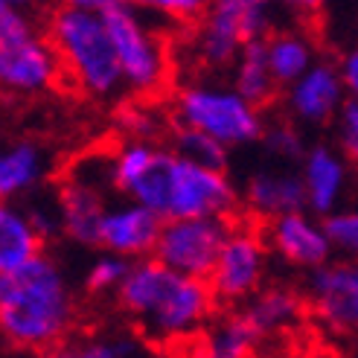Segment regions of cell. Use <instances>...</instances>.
<instances>
[{"instance_id": "d6986e66", "label": "cell", "mask_w": 358, "mask_h": 358, "mask_svg": "<svg viewBox=\"0 0 358 358\" xmlns=\"http://www.w3.org/2000/svg\"><path fill=\"white\" fill-rule=\"evenodd\" d=\"M44 236L32 224L24 207L6 201L0 207V274L21 271L24 265L44 254Z\"/></svg>"}, {"instance_id": "8fae6325", "label": "cell", "mask_w": 358, "mask_h": 358, "mask_svg": "<svg viewBox=\"0 0 358 358\" xmlns=\"http://www.w3.org/2000/svg\"><path fill=\"white\" fill-rule=\"evenodd\" d=\"M64 73L50 35L38 29L0 41V85L9 96H41Z\"/></svg>"}, {"instance_id": "d590c367", "label": "cell", "mask_w": 358, "mask_h": 358, "mask_svg": "<svg viewBox=\"0 0 358 358\" xmlns=\"http://www.w3.org/2000/svg\"><path fill=\"white\" fill-rule=\"evenodd\" d=\"M3 6H17V9H32V6H38L41 0H0Z\"/></svg>"}, {"instance_id": "44dd1931", "label": "cell", "mask_w": 358, "mask_h": 358, "mask_svg": "<svg viewBox=\"0 0 358 358\" xmlns=\"http://www.w3.org/2000/svg\"><path fill=\"white\" fill-rule=\"evenodd\" d=\"M303 306H306V297H300L294 289H285V285H265V289H259L248 300L245 312L257 324V329L268 338V335L294 329L303 317Z\"/></svg>"}, {"instance_id": "f1b7e54d", "label": "cell", "mask_w": 358, "mask_h": 358, "mask_svg": "<svg viewBox=\"0 0 358 358\" xmlns=\"http://www.w3.org/2000/svg\"><path fill=\"white\" fill-rule=\"evenodd\" d=\"M24 210L27 216L32 219V224L38 227V234L44 239L62 234V207H59V195H41V189L24 199Z\"/></svg>"}, {"instance_id": "7402d4cb", "label": "cell", "mask_w": 358, "mask_h": 358, "mask_svg": "<svg viewBox=\"0 0 358 358\" xmlns=\"http://www.w3.org/2000/svg\"><path fill=\"white\" fill-rule=\"evenodd\" d=\"M265 50H268L271 73L280 82V87L300 79L317 62V47L312 41V35H306L303 29H280L265 35Z\"/></svg>"}, {"instance_id": "ba28073f", "label": "cell", "mask_w": 358, "mask_h": 358, "mask_svg": "<svg viewBox=\"0 0 358 358\" xmlns=\"http://www.w3.org/2000/svg\"><path fill=\"white\" fill-rule=\"evenodd\" d=\"M234 230L230 216H181L164 219L155 254L164 265L189 277H210L222 248Z\"/></svg>"}, {"instance_id": "52a82bcc", "label": "cell", "mask_w": 358, "mask_h": 358, "mask_svg": "<svg viewBox=\"0 0 358 358\" xmlns=\"http://www.w3.org/2000/svg\"><path fill=\"white\" fill-rule=\"evenodd\" d=\"M271 29V0H210L192 35V52L204 67H234L239 50Z\"/></svg>"}, {"instance_id": "e575fe53", "label": "cell", "mask_w": 358, "mask_h": 358, "mask_svg": "<svg viewBox=\"0 0 358 358\" xmlns=\"http://www.w3.org/2000/svg\"><path fill=\"white\" fill-rule=\"evenodd\" d=\"M64 3L79 6V9H91V12H105V9H111L117 0H64Z\"/></svg>"}, {"instance_id": "8992f818", "label": "cell", "mask_w": 358, "mask_h": 358, "mask_svg": "<svg viewBox=\"0 0 358 358\" xmlns=\"http://www.w3.org/2000/svg\"><path fill=\"white\" fill-rule=\"evenodd\" d=\"M102 15L120 59L125 91L134 96H155L169 79V52L164 38L143 21L140 9L122 0H117Z\"/></svg>"}, {"instance_id": "30bf717a", "label": "cell", "mask_w": 358, "mask_h": 358, "mask_svg": "<svg viewBox=\"0 0 358 358\" xmlns=\"http://www.w3.org/2000/svg\"><path fill=\"white\" fill-rule=\"evenodd\" d=\"M268 242L250 227L230 230V236L222 248V254L207 277L219 306H239L254 297L268 274Z\"/></svg>"}, {"instance_id": "ac0fdd59", "label": "cell", "mask_w": 358, "mask_h": 358, "mask_svg": "<svg viewBox=\"0 0 358 358\" xmlns=\"http://www.w3.org/2000/svg\"><path fill=\"white\" fill-rule=\"evenodd\" d=\"M50 152L35 140H15L0 155V195L3 201H24L50 178Z\"/></svg>"}, {"instance_id": "836d02e7", "label": "cell", "mask_w": 358, "mask_h": 358, "mask_svg": "<svg viewBox=\"0 0 358 358\" xmlns=\"http://www.w3.org/2000/svg\"><path fill=\"white\" fill-rule=\"evenodd\" d=\"M274 3L282 6L285 12L300 15V17H312V15H317L320 9L327 6V0H274Z\"/></svg>"}, {"instance_id": "4316f807", "label": "cell", "mask_w": 358, "mask_h": 358, "mask_svg": "<svg viewBox=\"0 0 358 358\" xmlns=\"http://www.w3.org/2000/svg\"><path fill=\"white\" fill-rule=\"evenodd\" d=\"M146 338L137 329L134 332H105L85 338L73 347V355L79 358H137L146 352Z\"/></svg>"}, {"instance_id": "7c38bea8", "label": "cell", "mask_w": 358, "mask_h": 358, "mask_svg": "<svg viewBox=\"0 0 358 358\" xmlns=\"http://www.w3.org/2000/svg\"><path fill=\"white\" fill-rule=\"evenodd\" d=\"M282 91L285 114L306 129H324V125L335 122L350 99L341 67L324 59H317L306 73L285 85Z\"/></svg>"}, {"instance_id": "603a6c76", "label": "cell", "mask_w": 358, "mask_h": 358, "mask_svg": "<svg viewBox=\"0 0 358 358\" xmlns=\"http://www.w3.org/2000/svg\"><path fill=\"white\" fill-rule=\"evenodd\" d=\"M230 82H234L250 102H257L259 108H265V105H271L277 99L280 82L274 79L271 64H268L265 38H254L239 50V56L234 62V73H230Z\"/></svg>"}, {"instance_id": "f546056e", "label": "cell", "mask_w": 358, "mask_h": 358, "mask_svg": "<svg viewBox=\"0 0 358 358\" xmlns=\"http://www.w3.org/2000/svg\"><path fill=\"white\" fill-rule=\"evenodd\" d=\"M122 3L149 15L175 17V21H195V17H201L207 12L210 0H122Z\"/></svg>"}, {"instance_id": "484cf974", "label": "cell", "mask_w": 358, "mask_h": 358, "mask_svg": "<svg viewBox=\"0 0 358 358\" xmlns=\"http://www.w3.org/2000/svg\"><path fill=\"white\" fill-rule=\"evenodd\" d=\"M131 262L129 257H120L114 254V250H102L99 257H94V262L87 265L85 271V292L94 294V297H105V294H117L120 285L125 282V277H129L131 271Z\"/></svg>"}, {"instance_id": "5bb4252c", "label": "cell", "mask_w": 358, "mask_h": 358, "mask_svg": "<svg viewBox=\"0 0 358 358\" xmlns=\"http://www.w3.org/2000/svg\"><path fill=\"white\" fill-rule=\"evenodd\" d=\"M164 227V216L143 201L122 195L108 201L99 227V250H114L120 257L143 259L155 254V245Z\"/></svg>"}, {"instance_id": "9a60e30c", "label": "cell", "mask_w": 358, "mask_h": 358, "mask_svg": "<svg viewBox=\"0 0 358 358\" xmlns=\"http://www.w3.org/2000/svg\"><path fill=\"white\" fill-rule=\"evenodd\" d=\"M300 175L306 184V207L317 216H329L344 207L352 187V164L332 143H312L300 160Z\"/></svg>"}, {"instance_id": "5b68a950", "label": "cell", "mask_w": 358, "mask_h": 358, "mask_svg": "<svg viewBox=\"0 0 358 358\" xmlns=\"http://www.w3.org/2000/svg\"><path fill=\"white\" fill-rule=\"evenodd\" d=\"M172 117L178 125L207 131L227 149H242L257 143L265 131V117L257 102H250L230 82L192 79L172 96Z\"/></svg>"}, {"instance_id": "277c9868", "label": "cell", "mask_w": 358, "mask_h": 358, "mask_svg": "<svg viewBox=\"0 0 358 358\" xmlns=\"http://www.w3.org/2000/svg\"><path fill=\"white\" fill-rule=\"evenodd\" d=\"M47 35L79 94L94 102H111L125 94L120 59L102 12L64 3L50 15Z\"/></svg>"}, {"instance_id": "9c48e42d", "label": "cell", "mask_w": 358, "mask_h": 358, "mask_svg": "<svg viewBox=\"0 0 358 358\" xmlns=\"http://www.w3.org/2000/svg\"><path fill=\"white\" fill-rule=\"evenodd\" d=\"M306 306L332 335H358V257L329 259L306 271Z\"/></svg>"}, {"instance_id": "6da1fadb", "label": "cell", "mask_w": 358, "mask_h": 358, "mask_svg": "<svg viewBox=\"0 0 358 358\" xmlns=\"http://www.w3.org/2000/svg\"><path fill=\"white\" fill-rule=\"evenodd\" d=\"M114 184L164 219L234 216L242 201L227 169L195 164L172 146L160 149L140 137H125L114 149Z\"/></svg>"}, {"instance_id": "ffe728a7", "label": "cell", "mask_w": 358, "mask_h": 358, "mask_svg": "<svg viewBox=\"0 0 358 358\" xmlns=\"http://www.w3.org/2000/svg\"><path fill=\"white\" fill-rule=\"evenodd\" d=\"M262 332L248 312H227L213 317L201 332V347L210 358H248L262 344Z\"/></svg>"}, {"instance_id": "3957f363", "label": "cell", "mask_w": 358, "mask_h": 358, "mask_svg": "<svg viewBox=\"0 0 358 358\" xmlns=\"http://www.w3.org/2000/svg\"><path fill=\"white\" fill-rule=\"evenodd\" d=\"M76 294L64 268L41 254L21 271L0 274V332L27 352L59 347L76 327Z\"/></svg>"}, {"instance_id": "2e32d148", "label": "cell", "mask_w": 358, "mask_h": 358, "mask_svg": "<svg viewBox=\"0 0 358 358\" xmlns=\"http://www.w3.org/2000/svg\"><path fill=\"white\" fill-rule=\"evenodd\" d=\"M242 204L254 219L271 222L282 213L306 207V184L303 175L285 169V164L271 169H257L242 187Z\"/></svg>"}, {"instance_id": "1f68e13d", "label": "cell", "mask_w": 358, "mask_h": 358, "mask_svg": "<svg viewBox=\"0 0 358 358\" xmlns=\"http://www.w3.org/2000/svg\"><path fill=\"white\" fill-rule=\"evenodd\" d=\"M120 125L125 137H140V140H155V134L160 131V120L149 108H125Z\"/></svg>"}, {"instance_id": "e0dca14e", "label": "cell", "mask_w": 358, "mask_h": 358, "mask_svg": "<svg viewBox=\"0 0 358 358\" xmlns=\"http://www.w3.org/2000/svg\"><path fill=\"white\" fill-rule=\"evenodd\" d=\"M56 195H59V207H62V234L82 248H99L102 216L111 201L108 192L64 175Z\"/></svg>"}, {"instance_id": "d6a6232c", "label": "cell", "mask_w": 358, "mask_h": 358, "mask_svg": "<svg viewBox=\"0 0 358 358\" xmlns=\"http://www.w3.org/2000/svg\"><path fill=\"white\" fill-rule=\"evenodd\" d=\"M338 67H341V76H344V85H347V94L352 99H358V44L350 47L341 62H338Z\"/></svg>"}, {"instance_id": "4dcf8cb0", "label": "cell", "mask_w": 358, "mask_h": 358, "mask_svg": "<svg viewBox=\"0 0 358 358\" xmlns=\"http://www.w3.org/2000/svg\"><path fill=\"white\" fill-rule=\"evenodd\" d=\"M335 131H338V146L350 157V164L358 169V99H347L341 117L335 120Z\"/></svg>"}, {"instance_id": "cb8c5ba5", "label": "cell", "mask_w": 358, "mask_h": 358, "mask_svg": "<svg viewBox=\"0 0 358 358\" xmlns=\"http://www.w3.org/2000/svg\"><path fill=\"white\" fill-rule=\"evenodd\" d=\"M172 149L178 155H184L195 164H204L213 169H227V146L219 143L216 137H210L207 131L199 129H189V125H178L175 122V131H172Z\"/></svg>"}, {"instance_id": "4fadbf2b", "label": "cell", "mask_w": 358, "mask_h": 358, "mask_svg": "<svg viewBox=\"0 0 358 358\" xmlns=\"http://www.w3.org/2000/svg\"><path fill=\"white\" fill-rule=\"evenodd\" d=\"M265 242L271 254L294 271H315L335 257L324 216H317L309 207L271 219L265 227Z\"/></svg>"}, {"instance_id": "7a4b0ae2", "label": "cell", "mask_w": 358, "mask_h": 358, "mask_svg": "<svg viewBox=\"0 0 358 358\" xmlns=\"http://www.w3.org/2000/svg\"><path fill=\"white\" fill-rule=\"evenodd\" d=\"M114 297L131 327L155 347H172L201 335L219 306L204 277L181 274L157 257L134 259Z\"/></svg>"}, {"instance_id": "83f0119b", "label": "cell", "mask_w": 358, "mask_h": 358, "mask_svg": "<svg viewBox=\"0 0 358 358\" xmlns=\"http://www.w3.org/2000/svg\"><path fill=\"white\" fill-rule=\"evenodd\" d=\"M335 257H358V207H338L324 216Z\"/></svg>"}, {"instance_id": "d4e9b609", "label": "cell", "mask_w": 358, "mask_h": 358, "mask_svg": "<svg viewBox=\"0 0 358 358\" xmlns=\"http://www.w3.org/2000/svg\"><path fill=\"white\" fill-rule=\"evenodd\" d=\"M262 149L268 157H274L277 164H300L303 155H306V137L300 131V122L289 120H274L265 122V131L259 137Z\"/></svg>"}]
</instances>
